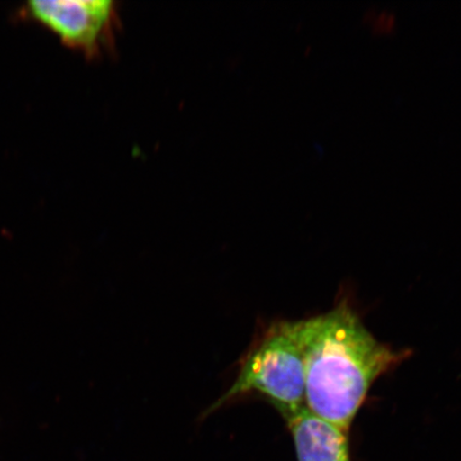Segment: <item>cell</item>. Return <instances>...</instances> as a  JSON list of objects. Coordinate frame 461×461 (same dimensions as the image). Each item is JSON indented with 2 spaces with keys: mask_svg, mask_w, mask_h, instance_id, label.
I'll list each match as a JSON object with an SVG mask.
<instances>
[{
  "mask_svg": "<svg viewBox=\"0 0 461 461\" xmlns=\"http://www.w3.org/2000/svg\"><path fill=\"white\" fill-rule=\"evenodd\" d=\"M305 408L348 430L375 382L406 358L378 341L348 301L299 321Z\"/></svg>",
  "mask_w": 461,
  "mask_h": 461,
  "instance_id": "1",
  "label": "cell"
},
{
  "mask_svg": "<svg viewBox=\"0 0 461 461\" xmlns=\"http://www.w3.org/2000/svg\"><path fill=\"white\" fill-rule=\"evenodd\" d=\"M253 393L265 397L285 420L305 408L299 321L270 325L248 351L232 387L207 412Z\"/></svg>",
  "mask_w": 461,
  "mask_h": 461,
  "instance_id": "2",
  "label": "cell"
},
{
  "mask_svg": "<svg viewBox=\"0 0 461 461\" xmlns=\"http://www.w3.org/2000/svg\"><path fill=\"white\" fill-rule=\"evenodd\" d=\"M22 15L50 29L68 48L89 59L112 48L119 27L112 0H32Z\"/></svg>",
  "mask_w": 461,
  "mask_h": 461,
  "instance_id": "3",
  "label": "cell"
},
{
  "mask_svg": "<svg viewBox=\"0 0 461 461\" xmlns=\"http://www.w3.org/2000/svg\"><path fill=\"white\" fill-rule=\"evenodd\" d=\"M286 422L298 461H350L348 430L315 416L307 408Z\"/></svg>",
  "mask_w": 461,
  "mask_h": 461,
  "instance_id": "4",
  "label": "cell"
},
{
  "mask_svg": "<svg viewBox=\"0 0 461 461\" xmlns=\"http://www.w3.org/2000/svg\"><path fill=\"white\" fill-rule=\"evenodd\" d=\"M374 31L376 32H389L395 26V16L389 11H380V13H374L373 15H368Z\"/></svg>",
  "mask_w": 461,
  "mask_h": 461,
  "instance_id": "5",
  "label": "cell"
}]
</instances>
